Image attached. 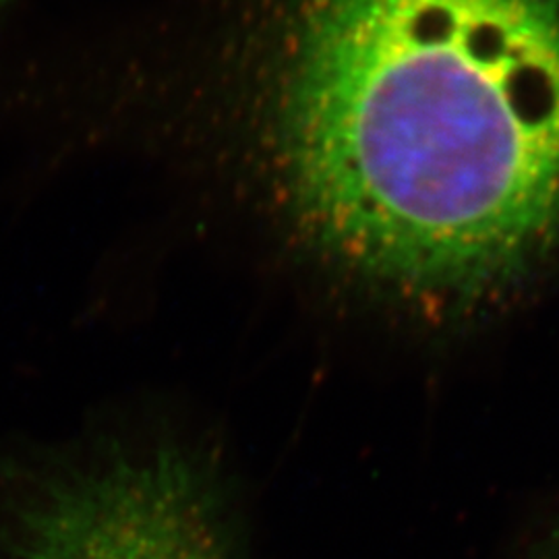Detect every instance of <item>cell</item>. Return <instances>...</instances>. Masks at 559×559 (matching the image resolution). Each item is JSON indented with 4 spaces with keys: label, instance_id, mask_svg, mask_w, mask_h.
<instances>
[{
    "label": "cell",
    "instance_id": "1",
    "mask_svg": "<svg viewBox=\"0 0 559 559\" xmlns=\"http://www.w3.org/2000/svg\"><path fill=\"white\" fill-rule=\"evenodd\" d=\"M276 133L332 260L485 311L559 261V0H307Z\"/></svg>",
    "mask_w": 559,
    "mask_h": 559
},
{
    "label": "cell",
    "instance_id": "2",
    "mask_svg": "<svg viewBox=\"0 0 559 559\" xmlns=\"http://www.w3.org/2000/svg\"><path fill=\"white\" fill-rule=\"evenodd\" d=\"M0 559H251L216 452L100 431L0 462Z\"/></svg>",
    "mask_w": 559,
    "mask_h": 559
},
{
    "label": "cell",
    "instance_id": "3",
    "mask_svg": "<svg viewBox=\"0 0 559 559\" xmlns=\"http://www.w3.org/2000/svg\"><path fill=\"white\" fill-rule=\"evenodd\" d=\"M528 559H559V519L554 520L535 540Z\"/></svg>",
    "mask_w": 559,
    "mask_h": 559
}]
</instances>
